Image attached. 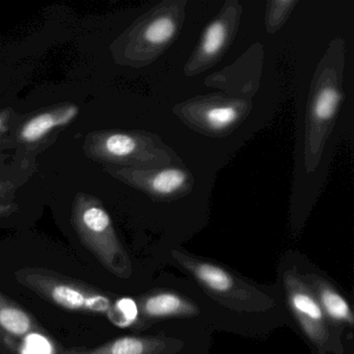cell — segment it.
Returning <instances> with one entry per match:
<instances>
[{"label":"cell","mask_w":354,"mask_h":354,"mask_svg":"<svg viewBox=\"0 0 354 354\" xmlns=\"http://www.w3.org/2000/svg\"><path fill=\"white\" fill-rule=\"evenodd\" d=\"M304 281L314 292L326 318L349 326L354 324L353 313L349 304L333 286L315 274H308Z\"/></svg>","instance_id":"obj_16"},{"label":"cell","mask_w":354,"mask_h":354,"mask_svg":"<svg viewBox=\"0 0 354 354\" xmlns=\"http://www.w3.org/2000/svg\"><path fill=\"white\" fill-rule=\"evenodd\" d=\"M103 171L113 179L146 194L154 202L171 203L189 196L196 179L184 167H103Z\"/></svg>","instance_id":"obj_9"},{"label":"cell","mask_w":354,"mask_h":354,"mask_svg":"<svg viewBox=\"0 0 354 354\" xmlns=\"http://www.w3.org/2000/svg\"><path fill=\"white\" fill-rule=\"evenodd\" d=\"M80 107L74 103H61L20 117L12 131L7 152L20 160L36 162V157L59 138L62 130L71 125Z\"/></svg>","instance_id":"obj_8"},{"label":"cell","mask_w":354,"mask_h":354,"mask_svg":"<svg viewBox=\"0 0 354 354\" xmlns=\"http://www.w3.org/2000/svg\"><path fill=\"white\" fill-rule=\"evenodd\" d=\"M182 342L169 337L125 335L91 350H73L64 354H173Z\"/></svg>","instance_id":"obj_13"},{"label":"cell","mask_w":354,"mask_h":354,"mask_svg":"<svg viewBox=\"0 0 354 354\" xmlns=\"http://www.w3.org/2000/svg\"><path fill=\"white\" fill-rule=\"evenodd\" d=\"M15 277L18 283L65 310L99 315L113 312V300L106 294L53 271L26 267L16 271Z\"/></svg>","instance_id":"obj_6"},{"label":"cell","mask_w":354,"mask_h":354,"mask_svg":"<svg viewBox=\"0 0 354 354\" xmlns=\"http://www.w3.org/2000/svg\"><path fill=\"white\" fill-rule=\"evenodd\" d=\"M171 256L213 297L234 310L261 312L272 308L274 304L272 298L246 285L218 265L200 260L179 250H173Z\"/></svg>","instance_id":"obj_7"},{"label":"cell","mask_w":354,"mask_h":354,"mask_svg":"<svg viewBox=\"0 0 354 354\" xmlns=\"http://www.w3.org/2000/svg\"><path fill=\"white\" fill-rule=\"evenodd\" d=\"M241 3L238 0H227L221 6L214 19L211 20L184 65L188 77L200 75L219 63L233 44L242 17Z\"/></svg>","instance_id":"obj_10"},{"label":"cell","mask_w":354,"mask_h":354,"mask_svg":"<svg viewBox=\"0 0 354 354\" xmlns=\"http://www.w3.org/2000/svg\"><path fill=\"white\" fill-rule=\"evenodd\" d=\"M140 308L142 316L150 319L190 317L198 313V308L194 302L171 292H158L145 296Z\"/></svg>","instance_id":"obj_15"},{"label":"cell","mask_w":354,"mask_h":354,"mask_svg":"<svg viewBox=\"0 0 354 354\" xmlns=\"http://www.w3.org/2000/svg\"><path fill=\"white\" fill-rule=\"evenodd\" d=\"M20 117L21 115L12 107L0 111V156L10 155L7 152L8 142Z\"/></svg>","instance_id":"obj_19"},{"label":"cell","mask_w":354,"mask_h":354,"mask_svg":"<svg viewBox=\"0 0 354 354\" xmlns=\"http://www.w3.org/2000/svg\"><path fill=\"white\" fill-rule=\"evenodd\" d=\"M347 46L341 37L329 42L310 82L304 121V165L306 174L317 171L330 138L344 98Z\"/></svg>","instance_id":"obj_1"},{"label":"cell","mask_w":354,"mask_h":354,"mask_svg":"<svg viewBox=\"0 0 354 354\" xmlns=\"http://www.w3.org/2000/svg\"><path fill=\"white\" fill-rule=\"evenodd\" d=\"M6 339H7V337H6V335H3V331L0 330V344L3 343Z\"/></svg>","instance_id":"obj_21"},{"label":"cell","mask_w":354,"mask_h":354,"mask_svg":"<svg viewBox=\"0 0 354 354\" xmlns=\"http://www.w3.org/2000/svg\"><path fill=\"white\" fill-rule=\"evenodd\" d=\"M0 330L9 339L24 337L40 328L26 310L0 293Z\"/></svg>","instance_id":"obj_17"},{"label":"cell","mask_w":354,"mask_h":354,"mask_svg":"<svg viewBox=\"0 0 354 354\" xmlns=\"http://www.w3.org/2000/svg\"><path fill=\"white\" fill-rule=\"evenodd\" d=\"M72 223L84 245L99 262L120 279L132 274V265L111 214L100 200L78 192L72 205Z\"/></svg>","instance_id":"obj_4"},{"label":"cell","mask_w":354,"mask_h":354,"mask_svg":"<svg viewBox=\"0 0 354 354\" xmlns=\"http://www.w3.org/2000/svg\"><path fill=\"white\" fill-rule=\"evenodd\" d=\"M252 99L233 98L221 93L186 99L173 107V113L196 133L208 138L231 136L252 113Z\"/></svg>","instance_id":"obj_5"},{"label":"cell","mask_w":354,"mask_h":354,"mask_svg":"<svg viewBox=\"0 0 354 354\" xmlns=\"http://www.w3.org/2000/svg\"><path fill=\"white\" fill-rule=\"evenodd\" d=\"M84 155L103 167H184L183 159L154 132L146 130H97L84 138Z\"/></svg>","instance_id":"obj_3"},{"label":"cell","mask_w":354,"mask_h":354,"mask_svg":"<svg viewBox=\"0 0 354 354\" xmlns=\"http://www.w3.org/2000/svg\"><path fill=\"white\" fill-rule=\"evenodd\" d=\"M299 0H268L265 11V30L274 35L285 26Z\"/></svg>","instance_id":"obj_18"},{"label":"cell","mask_w":354,"mask_h":354,"mask_svg":"<svg viewBox=\"0 0 354 354\" xmlns=\"http://www.w3.org/2000/svg\"><path fill=\"white\" fill-rule=\"evenodd\" d=\"M36 171V162L20 160L11 155L0 156V204H16L18 192Z\"/></svg>","instance_id":"obj_14"},{"label":"cell","mask_w":354,"mask_h":354,"mask_svg":"<svg viewBox=\"0 0 354 354\" xmlns=\"http://www.w3.org/2000/svg\"><path fill=\"white\" fill-rule=\"evenodd\" d=\"M17 204H0V218L9 216L17 210Z\"/></svg>","instance_id":"obj_20"},{"label":"cell","mask_w":354,"mask_h":354,"mask_svg":"<svg viewBox=\"0 0 354 354\" xmlns=\"http://www.w3.org/2000/svg\"><path fill=\"white\" fill-rule=\"evenodd\" d=\"M187 0H162L136 18L109 46L122 67L142 69L157 61L180 36Z\"/></svg>","instance_id":"obj_2"},{"label":"cell","mask_w":354,"mask_h":354,"mask_svg":"<svg viewBox=\"0 0 354 354\" xmlns=\"http://www.w3.org/2000/svg\"><path fill=\"white\" fill-rule=\"evenodd\" d=\"M264 62V46L254 43L232 65L208 76L205 84L233 98L252 99L260 88Z\"/></svg>","instance_id":"obj_12"},{"label":"cell","mask_w":354,"mask_h":354,"mask_svg":"<svg viewBox=\"0 0 354 354\" xmlns=\"http://www.w3.org/2000/svg\"><path fill=\"white\" fill-rule=\"evenodd\" d=\"M283 286L288 302L304 335L320 352L326 351L330 333L326 316L318 299L306 281L298 273L286 271Z\"/></svg>","instance_id":"obj_11"}]
</instances>
